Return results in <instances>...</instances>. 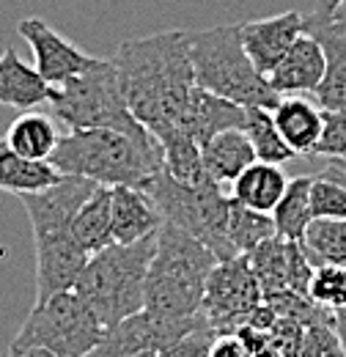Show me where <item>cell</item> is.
Instances as JSON below:
<instances>
[{"label":"cell","instance_id":"1","mask_svg":"<svg viewBox=\"0 0 346 357\" xmlns=\"http://www.w3.org/2000/svg\"><path fill=\"white\" fill-rule=\"evenodd\" d=\"M135 119L151 135L181 130L195 89L190 31H163L130 39L113 55Z\"/></svg>","mask_w":346,"mask_h":357},{"label":"cell","instance_id":"2","mask_svg":"<svg viewBox=\"0 0 346 357\" xmlns=\"http://www.w3.org/2000/svg\"><path fill=\"white\" fill-rule=\"evenodd\" d=\"M50 165L105 187H146L163 171V149L157 140H135L105 127L69 130L50 154Z\"/></svg>","mask_w":346,"mask_h":357},{"label":"cell","instance_id":"3","mask_svg":"<svg viewBox=\"0 0 346 357\" xmlns=\"http://www.w3.org/2000/svg\"><path fill=\"white\" fill-rule=\"evenodd\" d=\"M217 256L195 236L163 223L146 275V311L165 319H195Z\"/></svg>","mask_w":346,"mask_h":357},{"label":"cell","instance_id":"4","mask_svg":"<svg viewBox=\"0 0 346 357\" xmlns=\"http://www.w3.org/2000/svg\"><path fill=\"white\" fill-rule=\"evenodd\" d=\"M154 245L157 234L132 245L113 242L86 261L75 291L105 330L146 308V275Z\"/></svg>","mask_w":346,"mask_h":357},{"label":"cell","instance_id":"5","mask_svg":"<svg viewBox=\"0 0 346 357\" xmlns=\"http://www.w3.org/2000/svg\"><path fill=\"white\" fill-rule=\"evenodd\" d=\"M190 50L195 86L245 107L275 110L280 102V93L269 86V77L261 75L245 52L239 25L190 31Z\"/></svg>","mask_w":346,"mask_h":357},{"label":"cell","instance_id":"6","mask_svg":"<svg viewBox=\"0 0 346 357\" xmlns=\"http://www.w3.org/2000/svg\"><path fill=\"white\" fill-rule=\"evenodd\" d=\"M50 107L69 130H116L135 140H157L130 110L113 58H99L83 75L50 89Z\"/></svg>","mask_w":346,"mask_h":357},{"label":"cell","instance_id":"7","mask_svg":"<svg viewBox=\"0 0 346 357\" xmlns=\"http://www.w3.org/2000/svg\"><path fill=\"white\" fill-rule=\"evenodd\" d=\"M143 190L149 192L157 212L163 215V223L176 225L184 234L204 242L217 256V261L236 256L228 239L231 195H225L212 178L201 184H184L168 176L163 168Z\"/></svg>","mask_w":346,"mask_h":357},{"label":"cell","instance_id":"8","mask_svg":"<svg viewBox=\"0 0 346 357\" xmlns=\"http://www.w3.org/2000/svg\"><path fill=\"white\" fill-rule=\"evenodd\" d=\"M102 335L105 327L72 289L36 303L11 344L42 347L55 357H86L102 341Z\"/></svg>","mask_w":346,"mask_h":357},{"label":"cell","instance_id":"9","mask_svg":"<svg viewBox=\"0 0 346 357\" xmlns=\"http://www.w3.org/2000/svg\"><path fill=\"white\" fill-rule=\"evenodd\" d=\"M261 300L264 294L259 278L248 256H234L217 261L212 269L201 300V316L217 335L236 333L242 324H248L250 313L259 308Z\"/></svg>","mask_w":346,"mask_h":357},{"label":"cell","instance_id":"10","mask_svg":"<svg viewBox=\"0 0 346 357\" xmlns=\"http://www.w3.org/2000/svg\"><path fill=\"white\" fill-rule=\"evenodd\" d=\"M204 321L198 313L195 319H165L151 311H137L119 321L116 327L105 330L102 341L88 352L91 357H135L140 352H163L176 344L181 335L195 330Z\"/></svg>","mask_w":346,"mask_h":357},{"label":"cell","instance_id":"11","mask_svg":"<svg viewBox=\"0 0 346 357\" xmlns=\"http://www.w3.org/2000/svg\"><path fill=\"white\" fill-rule=\"evenodd\" d=\"M96 190V181L83 176H66L50 187H44L39 192H22L17 195L28 212V220L33 228V239L36 236H52V234H69L75 215L80 212V206L86 204V198Z\"/></svg>","mask_w":346,"mask_h":357},{"label":"cell","instance_id":"12","mask_svg":"<svg viewBox=\"0 0 346 357\" xmlns=\"http://www.w3.org/2000/svg\"><path fill=\"white\" fill-rule=\"evenodd\" d=\"M17 33L28 42L33 61H36V72L50 86H61L69 77L83 75L99 61V58L83 52L80 47H75L69 39H63L58 31H52L42 17H25L17 25Z\"/></svg>","mask_w":346,"mask_h":357},{"label":"cell","instance_id":"13","mask_svg":"<svg viewBox=\"0 0 346 357\" xmlns=\"http://www.w3.org/2000/svg\"><path fill=\"white\" fill-rule=\"evenodd\" d=\"M248 261L259 278L261 294L292 289L308 297V283L313 278V264L305 259L300 242H289L280 236H269L248 253Z\"/></svg>","mask_w":346,"mask_h":357},{"label":"cell","instance_id":"14","mask_svg":"<svg viewBox=\"0 0 346 357\" xmlns=\"http://www.w3.org/2000/svg\"><path fill=\"white\" fill-rule=\"evenodd\" d=\"M36 303L58 291H72L80 272L91 259L75 234L36 236Z\"/></svg>","mask_w":346,"mask_h":357},{"label":"cell","instance_id":"15","mask_svg":"<svg viewBox=\"0 0 346 357\" xmlns=\"http://www.w3.org/2000/svg\"><path fill=\"white\" fill-rule=\"evenodd\" d=\"M305 33L316 36L324 50V75L313 99L322 110H346V36L336 28L327 6L305 14Z\"/></svg>","mask_w":346,"mask_h":357},{"label":"cell","instance_id":"16","mask_svg":"<svg viewBox=\"0 0 346 357\" xmlns=\"http://www.w3.org/2000/svg\"><path fill=\"white\" fill-rule=\"evenodd\" d=\"M303 33V11H283V14H275V17H266V20H250V22L239 25L245 52L250 55L253 66L261 75H269Z\"/></svg>","mask_w":346,"mask_h":357},{"label":"cell","instance_id":"17","mask_svg":"<svg viewBox=\"0 0 346 357\" xmlns=\"http://www.w3.org/2000/svg\"><path fill=\"white\" fill-rule=\"evenodd\" d=\"M322 75H324V50L316 36L303 33L266 77L269 86L280 96H305L319 89Z\"/></svg>","mask_w":346,"mask_h":357},{"label":"cell","instance_id":"18","mask_svg":"<svg viewBox=\"0 0 346 357\" xmlns=\"http://www.w3.org/2000/svg\"><path fill=\"white\" fill-rule=\"evenodd\" d=\"M248 119V107L236 105L231 99H223L212 91L195 86L184 121H181V132H187L198 146H204L212 135L225 132V130H242Z\"/></svg>","mask_w":346,"mask_h":357},{"label":"cell","instance_id":"19","mask_svg":"<svg viewBox=\"0 0 346 357\" xmlns=\"http://www.w3.org/2000/svg\"><path fill=\"white\" fill-rule=\"evenodd\" d=\"M113 190V242L132 245L154 236L163 225V215L143 187H110Z\"/></svg>","mask_w":346,"mask_h":357},{"label":"cell","instance_id":"20","mask_svg":"<svg viewBox=\"0 0 346 357\" xmlns=\"http://www.w3.org/2000/svg\"><path fill=\"white\" fill-rule=\"evenodd\" d=\"M272 119L278 124V132L283 135L286 146L300 154H316V143L324 130V110L305 99V96H280V102L272 110Z\"/></svg>","mask_w":346,"mask_h":357},{"label":"cell","instance_id":"21","mask_svg":"<svg viewBox=\"0 0 346 357\" xmlns=\"http://www.w3.org/2000/svg\"><path fill=\"white\" fill-rule=\"evenodd\" d=\"M201 160L206 176L223 187V184H234L242 171H248L256 162V151L245 130H225L212 135L201 146Z\"/></svg>","mask_w":346,"mask_h":357},{"label":"cell","instance_id":"22","mask_svg":"<svg viewBox=\"0 0 346 357\" xmlns=\"http://www.w3.org/2000/svg\"><path fill=\"white\" fill-rule=\"evenodd\" d=\"M50 89L52 86L36 72V66H28L14 47L0 52V105L33 110L50 99Z\"/></svg>","mask_w":346,"mask_h":357},{"label":"cell","instance_id":"23","mask_svg":"<svg viewBox=\"0 0 346 357\" xmlns=\"http://www.w3.org/2000/svg\"><path fill=\"white\" fill-rule=\"evenodd\" d=\"M72 234L88 256L113 245V190L96 184V190L86 198L80 212L75 215Z\"/></svg>","mask_w":346,"mask_h":357},{"label":"cell","instance_id":"24","mask_svg":"<svg viewBox=\"0 0 346 357\" xmlns=\"http://www.w3.org/2000/svg\"><path fill=\"white\" fill-rule=\"evenodd\" d=\"M286 184H289V178L280 171V165L256 160L248 171H242L239 178L231 184V198L245 204V206H250V209H256V212L272 215V209L283 198Z\"/></svg>","mask_w":346,"mask_h":357},{"label":"cell","instance_id":"25","mask_svg":"<svg viewBox=\"0 0 346 357\" xmlns=\"http://www.w3.org/2000/svg\"><path fill=\"white\" fill-rule=\"evenodd\" d=\"M61 178V171L50 165V160H28L11 151L0 140V190L11 195L22 192H39L44 187L55 184Z\"/></svg>","mask_w":346,"mask_h":357},{"label":"cell","instance_id":"26","mask_svg":"<svg viewBox=\"0 0 346 357\" xmlns=\"http://www.w3.org/2000/svg\"><path fill=\"white\" fill-rule=\"evenodd\" d=\"M58 140H61L58 127L52 124V119H47L42 113H22L20 119L8 124L6 137H3V143L11 151L28 160H50Z\"/></svg>","mask_w":346,"mask_h":357},{"label":"cell","instance_id":"27","mask_svg":"<svg viewBox=\"0 0 346 357\" xmlns=\"http://www.w3.org/2000/svg\"><path fill=\"white\" fill-rule=\"evenodd\" d=\"M310 176H297L289 178L283 198L278 201V206L272 209V223H275V234L280 239L289 242H300L305 234V228L313 220L310 212Z\"/></svg>","mask_w":346,"mask_h":357},{"label":"cell","instance_id":"28","mask_svg":"<svg viewBox=\"0 0 346 357\" xmlns=\"http://www.w3.org/2000/svg\"><path fill=\"white\" fill-rule=\"evenodd\" d=\"M305 259L316 267H346V220L313 218L300 239Z\"/></svg>","mask_w":346,"mask_h":357},{"label":"cell","instance_id":"29","mask_svg":"<svg viewBox=\"0 0 346 357\" xmlns=\"http://www.w3.org/2000/svg\"><path fill=\"white\" fill-rule=\"evenodd\" d=\"M154 137L163 149V168L168 176L184 181V184L209 181L206 171H204V160H201V146L190 135L181 130H171V132L154 135Z\"/></svg>","mask_w":346,"mask_h":357},{"label":"cell","instance_id":"30","mask_svg":"<svg viewBox=\"0 0 346 357\" xmlns=\"http://www.w3.org/2000/svg\"><path fill=\"white\" fill-rule=\"evenodd\" d=\"M245 135L253 143L256 160L261 162H272V165H283L289 160H294L297 154L286 146L283 135L278 132V124L272 119V110L266 107H248V119H245Z\"/></svg>","mask_w":346,"mask_h":357},{"label":"cell","instance_id":"31","mask_svg":"<svg viewBox=\"0 0 346 357\" xmlns=\"http://www.w3.org/2000/svg\"><path fill=\"white\" fill-rule=\"evenodd\" d=\"M269 236H278L272 215L256 212V209H250V206H245V204L231 198V206H228V239H231L234 253L236 256H248L253 248H259L261 242H266Z\"/></svg>","mask_w":346,"mask_h":357},{"label":"cell","instance_id":"32","mask_svg":"<svg viewBox=\"0 0 346 357\" xmlns=\"http://www.w3.org/2000/svg\"><path fill=\"white\" fill-rule=\"evenodd\" d=\"M308 297L327 308V311H346V267H316L308 283Z\"/></svg>","mask_w":346,"mask_h":357},{"label":"cell","instance_id":"33","mask_svg":"<svg viewBox=\"0 0 346 357\" xmlns=\"http://www.w3.org/2000/svg\"><path fill=\"white\" fill-rule=\"evenodd\" d=\"M300 357H346L338 327H336V313L305 327Z\"/></svg>","mask_w":346,"mask_h":357},{"label":"cell","instance_id":"34","mask_svg":"<svg viewBox=\"0 0 346 357\" xmlns=\"http://www.w3.org/2000/svg\"><path fill=\"white\" fill-rule=\"evenodd\" d=\"M310 212L324 220H346V187L330 176L313 178L310 184Z\"/></svg>","mask_w":346,"mask_h":357},{"label":"cell","instance_id":"35","mask_svg":"<svg viewBox=\"0 0 346 357\" xmlns=\"http://www.w3.org/2000/svg\"><path fill=\"white\" fill-rule=\"evenodd\" d=\"M316 154L346 162V110H324V130L316 143Z\"/></svg>","mask_w":346,"mask_h":357},{"label":"cell","instance_id":"36","mask_svg":"<svg viewBox=\"0 0 346 357\" xmlns=\"http://www.w3.org/2000/svg\"><path fill=\"white\" fill-rule=\"evenodd\" d=\"M217 333L206 324L201 321L195 330H190L187 335H181L176 344H171L168 349H163L157 357H209V349L215 344Z\"/></svg>","mask_w":346,"mask_h":357},{"label":"cell","instance_id":"37","mask_svg":"<svg viewBox=\"0 0 346 357\" xmlns=\"http://www.w3.org/2000/svg\"><path fill=\"white\" fill-rule=\"evenodd\" d=\"M236 335L245 341V347H248L250 357H283L280 355V349L275 347L272 335L264 333V330H256V327H250V324H242V327L236 330Z\"/></svg>","mask_w":346,"mask_h":357},{"label":"cell","instance_id":"38","mask_svg":"<svg viewBox=\"0 0 346 357\" xmlns=\"http://www.w3.org/2000/svg\"><path fill=\"white\" fill-rule=\"evenodd\" d=\"M209 357H250L245 341L236 335V333H225V335H217Z\"/></svg>","mask_w":346,"mask_h":357},{"label":"cell","instance_id":"39","mask_svg":"<svg viewBox=\"0 0 346 357\" xmlns=\"http://www.w3.org/2000/svg\"><path fill=\"white\" fill-rule=\"evenodd\" d=\"M8 357H55V355L42 349V347H14V344H11Z\"/></svg>","mask_w":346,"mask_h":357},{"label":"cell","instance_id":"40","mask_svg":"<svg viewBox=\"0 0 346 357\" xmlns=\"http://www.w3.org/2000/svg\"><path fill=\"white\" fill-rule=\"evenodd\" d=\"M327 6V3H324ZM327 11H330V17H333V22H336V28L341 31L346 36V3H338V6H327Z\"/></svg>","mask_w":346,"mask_h":357},{"label":"cell","instance_id":"41","mask_svg":"<svg viewBox=\"0 0 346 357\" xmlns=\"http://www.w3.org/2000/svg\"><path fill=\"white\" fill-rule=\"evenodd\" d=\"M336 327H338V335H341V344H344V352H346V327L338 324V321H336Z\"/></svg>","mask_w":346,"mask_h":357},{"label":"cell","instance_id":"42","mask_svg":"<svg viewBox=\"0 0 346 357\" xmlns=\"http://www.w3.org/2000/svg\"><path fill=\"white\" fill-rule=\"evenodd\" d=\"M336 321H338V324H344V327H346V311H336Z\"/></svg>","mask_w":346,"mask_h":357},{"label":"cell","instance_id":"43","mask_svg":"<svg viewBox=\"0 0 346 357\" xmlns=\"http://www.w3.org/2000/svg\"><path fill=\"white\" fill-rule=\"evenodd\" d=\"M338 3H346V0H327V6H338Z\"/></svg>","mask_w":346,"mask_h":357},{"label":"cell","instance_id":"44","mask_svg":"<svg viewBox=\"0 0 346 357\" xmlns=\"http://www.w3.org/2000/svg\"><path fill=\"white\" fill-rule=\"evenodd\" d=\"M338 162H341V165H346V162H344V160H338Z\"/></svg>","mask_w":346,"mask_h":357}]
</instances>
